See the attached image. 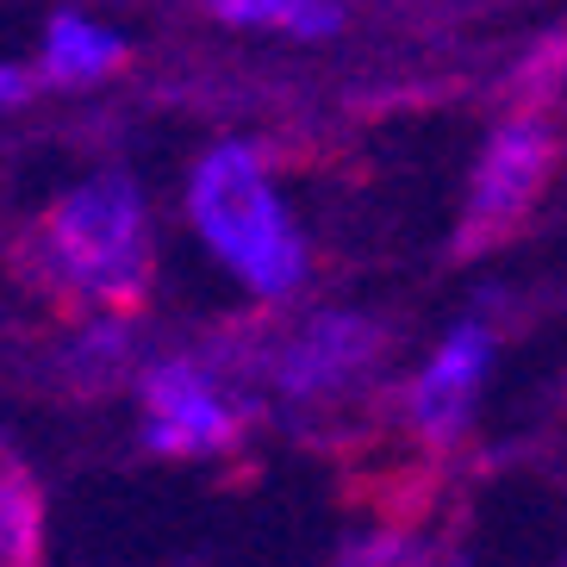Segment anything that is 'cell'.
<instances>
[{
  "label": "cell",
  "instance_id": "30bf717a",
  "mask_svg": "<svg viewBox=\"0 0 567 567\" xmlns=\"http://www.w3.org/2000/svg\"><path fill=\"white\" fill-rule=\"evenodd\" d=\"M25 94H32V75H25V69H7V63H0V106L25 101Z\"/></svg>",
  "mask_w": 567,
  "mask_h": 567
},
{
  "label": "cell",
  "instance_id": "7a4b0ae2",
  "mask_svg": "<svg viewBox=\"0 0 567 567\" xmlns=\"http://www.w3.org/2000/svg\"><path fill=\"white\" fill-rule=\"evenodd\" d=\"M38 250H44V268L63 275L75 293L101 306H132L151 287V225H144L132 175L106 168L94 182L69 187L44 213Z\"/></svg>",
  "mask_w": 567,
  "mask_h": 567
},
{
  "label": "cell",
  "instance_id": "ba28073f",
  "mask_svg": "<svg viewBox=\"0 0 567 567\" xmlns=\"http://www.w3.org/2000/svg\"><path fill=\"white\" fill-rule=\"evenodd\" d=\"M38 512L32 474L0 455V567H38Z\"/></svg>",
  "mask_w": 567,
  "mask_h": 567
},
{
  "label": "cell",
  "instance_id": "8992f818",
  "mask_svg": "<svg viewBox=\"0 0 567 567\" xmlns=\"http://www.w3.org/2000/svg\"><path fill=\"white\" fill-rule=\"evenodd\" d=\"M486 362H493V337L481 324H455L436 355L424 362V374L412 381V424L424 436H455L481 400V381H486Z\"/></svg>",
  "mask_w": 567,
  "mask_h": 567
},
{
  "label": "cell",
  "instance_id": "3957f363",
  "mask_svg": "<svg viewBox=\"0 0 567 567\" xmlns=\"http://www.w3.org/2000/svg\"><path fill=\"white\" fill-rule=\"evenodd\" d=\"M549 168H555L549 118H536V113L505 118L499 132L486 137L481 168H474V187H467V225H462L467 250H481V244H493V237L512 231L517 218L536 206V194L549 187Z\"/></svg>",
  "mask_w": 567,
  "mask_h": 567
},
{
  "label": "cell",
  "instance_id": "277c9868",
  "mask_svg": "<svg viewBox=\"0 0 567 567\" xmlns=\"http://www.w3.org/2000/svg\"><path fill=\"white\" fill-rule=\"evenodd\" d=\"M144 405H151V450L163 455H218L244 431L206 362H156L144 374Z\"/></svg>",
  "mask_w": 567,
  "mask_h": 567
},
{
  "label": "cell",
  "instance_id": "52a82bcc",
  "mask_svg": "<svg viewBox=\"0 0 567 567\" xmlns=\"http://www.w3.org/2000/svg\"><path fill=\"white\" fill-rule=\"evenodd\" d=\"M118 63H125V38L118 32L75 13L51 19V32H44V75L51 82H94V75H106Z\"/></svg>",
  "mask_w": 567,
  "mask_h": 567
},
{
  "label": "cell",
  "instance_id": "6da1fadb",
  "mask_svg": "<svg viewBox=\"0 0 567 567\" xmlns=\"http://www.w3.org/2000/svg\"><path fill=\"white\" fill-rule=\"evenodd\" d=\"M187 213L218 250V262L237 281H250L262 300H287L306 281V244L293 218L281 213V200L268 194V175L250 144H218L200 156L187 182Z\"/></svg>",
  "mask_w": 567,
  "mask_h": 567
},
{
  "label": "cell",
  "instance_id": "9c48e42d",
  "mask_svg": "<svg viewBox=\"0 0 567 567\" xmlns=\"http://www.w3.org/2000/svg\"><path fill=\"white\" fill-rule=\"evenodd\" d=\"M213 13L231 19V25H268V32H293V38L343 32L337 0H213Z\"/></svg>",
  "mask_w": 567,
  "mask_h": 567
},
{
  "label": "cell",
  "instance_id": "5b68a950",
  "mask_svg": "<svg viewBox=\"0 0 567 567\" xmlns=\"http://www.w3.org/2000/svg\"><path fill=\"white\" fill-rule=\"evenodd\" d=\"M381 350H386V337H381L374 318L324 312V318L300 324V331L281 343V355H275V381H281L293 400H318V393H337L343 381H355Z\"/></svg>",
  "mask_w": 567,
  "mask_h": 567
}]
</instances>
